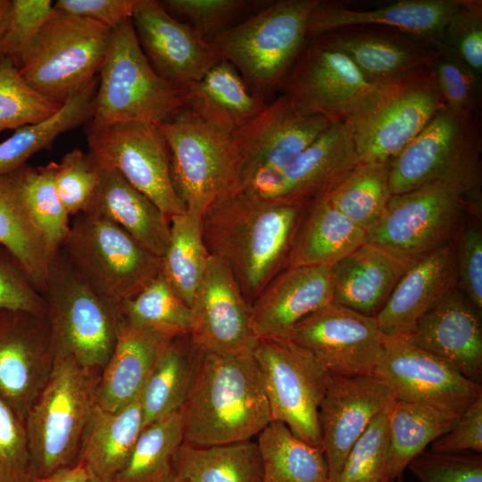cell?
Returning a JSON list of instances; mask_svg holds the SVG:
<instances>
[{
    "label": "cell",
    "mask_w": 482,
    "mask_h": 482,
    "mask_svg": "<svg viewBox=\"0 0 482 482\" xmlns=\"http://www.w3.org/2000/svg\"><path fill=\"white\" fill-rule=\"evenodd\" d=\"M312 203L267 199L241 190L203 215L208 253L229 268L249 304L286 268Z\"/></svg>",
    "instance_id": "1"
},
{
    "label": "cell",
    "mask_w": 482,
    "mask_h": 482,
    "mask_svg": "<svg viewBox=\"0 0 482 482\" xmlns=\"http://www.w3.org/2000/svg\"><path fill=\"white\" fill-rule=\"evenodd\" d=\"M184 443L207 447L252 440L271 421L253 352H202L181 408Z\"/></svg>",
    "instance_id": "2"
},
{
    "label": "cell",
    "mask_w": 482,
    "mask_h": 482,
    "mask_svg": "<svg viewBox=\"0 0 482 482\" xmlns=\"http://www.w3.org/2000/svg\"><path fill=\"white\" fill-rule=\"evenodd\" d=\"M482 134L479 112L460 114L447 107L391 161L392 195L431 182L458 188L473 216L482 219Z\"/></svg>",
    "instance_id": "3"
},
{
    "label": "cell",
    "mask_w": 482,
    "mask_h": 482,
    "mask_svg": "<svg viewBox=\"0 0 482 482\" xmlns=\"http://www.w3.org/2000/svg\"><path fill=\"white\" fill-rule=\"evenodd\" d=\"M319 0H278L209 40L249 88L266 99L280 89L309 38L308 23Z\"/></svg>",
    "instance_id": "4"
},
{
    "label": "cell",
    "mask_w": 482,
    "mask_h": 482,
    "mask_svg": "<svg viewBox=\"0 0 482 482\" xmlns=\"http://www.w3.org/2000/svg\"><path fill=\"white\" fill-rule=\"evenodd\" d=\"M445 108L428 64L371 83L345 121L361 161L391 162Z\"/></svg>",
    "instance_id": "5"
},
{
    "label": "cell",
    "mask_w": 482,
    "mask_h": 482,
    "mask_svg": "<svg viewBox=\"0 0 482 482\" xmlns=\"http://www.w3.org/2000/svg\"><path fill=\"white\" fill-rule=\"evenodd\" d=\"M101 373L71 358H55L46 385L25 418L36 478L79 463L85 433L96 406Z\"/></svg>",
    "instance_id": "6"
},
{
    "label": "cell",
    "mask_w": 482,
    "mask_h": 482,
    "mask_svg": "<svg viewBox=\"0 0 482 482\" xmlns=\"http://www.w3.org/2000/svg\"><path fill=\"white\" fill-rule=\"evenodd\" d=\"M112 31L54 7L42 29L13 62L32 88L64 104L97 77Z\"/></svg>",
    "instance_id": "7"
},
{
    "label": "cell",
    "mask_w": 482,
    "mask_h": 482,
    "mask_svg": "<svg viewBox=\"0 0 482 482\" xmlns=\"http://www.w3.org/2000/svg\"><path fill=\"white\" fill-rule=\"evenodd\" d=\"M42 295L55 358H71L101 373L115 345L118 306L99 295L59 248L53 255Z\"/></svg>",
    "instance_id": "8"
},
{
    "label": "cell",
    "mask_w": 482,
    "mask_h": 482,
    "mask_svg": "<svg viewBox=\"0 0 482 482\" xmlns=\"http://www.w3.org/2000/svg\"><path fill=\"white\" fill-rule=\"evenodd\" d=\"M185 104L186 92L166 82L149 63L129 19L112 31L98 73L94 112L85 129L125 121L159 123Z\"/></svg>",
    "instance_id": "9"
},
{
    "label": "cell",
    "mask_w": 482,
    "mask_h": 482,
    "mask_svg": "<svg viewBox=\"0 0 482 482\" xmlns=\"http://www.w3.org/2000/svg\"><path fill=\"white\" fill-rule=\"evenodd\" d=\"M60 249L85 281L119 306L161 273V258L114 221L85 211L71 221Z\"/></svg>",
    "instance_id": "10"
},
{
    "label": "cell",
    "mask_w": 482,
    "mask_h": 482,
    "mask_svg": "<svg viewBox=\"0 0 482 482\" xmlns=\"http://www.w3.org/2000/svg\"><path fill=\"white\" fill-rule=\"evenodd\" d=\"M170 150L171 178L187 212L203 217L218 202L242 190L239 159L230 135L183 107L156 123Z\"/></svg>",
    "instance_id": "11"
},
{
    "label": "cell",
    "mask_w": 482,
    "mask_h": 482,
    "mask_svg": "<svg viewBox=\"0 0 482 482\" xmlns=\"http://www.w3.org/2000/svg\"><path fill=\"white\" fill-rule=\"evenodd\" d=\"M470 215V204L458 188L442 182L428 183L392 195L368 231L366 243L411 266L455 240Z\"/></svg>",
    "instance_id": "12"
},
{
    "label": "cell",
    "mask_w": 482,
    "mask_h": 482,
    "mask_svg": "<svg viewBox=\"0 0 482 482\" xmlns=\"http://www.w3.org/2000/svg\"><path fill=\"white\" fill-rule=\"evenodd\" d=\"M271 421L286 424L303 442L321 448L319 409L328 374L307 349L289 338H260L253 350Z\"/></svg>",
    "instance_id": "13"
},
{
    "label": "cell",
    "mask_w": 482,
    "mask_h": 482,
    "mask_svg": "<svg viewBox=\"0 0 482 482\" xmlns=\"http://www.w3.org/2000/svg\"><path fill=\"white\" fill-rule=\"evenodd\" d=\"M85 132L87 153L98 166L117 170L169 219L187 212L173 185L167 141L156 123L117 122Z\"/></svg>",
    "instance_id": "14"
},
{
    "label": "cell",
    "mask_w": 482,
    "mask_h": 482,
    "mask_svg": "<svg viewBox=\"0 0 482 482\" xmlns=\"http://www.w3.org/2000/svg\"><path fill=\"white\" fill-rule=\"evenodd\" d=\"M386 336L375 317L330 303L299 321L289 339L312 353L328 375H375Z\"/></svg>",
    "instance_id": "15"
},
{
    "label": "cell",
    "mask_w": 482,
    "mask_h": 482,
    "mask_svg": "<svg viewBox=\"0 0 482 482\" xmlns=\"http://www.w3.org/2000/svg\"><path fill=\"white\" fill-rule=\"evenodd\" d=\"M376 376L395 399L461 414L482 397V386L403 337H386Z\"/></svg>",
    "instance_id": "16"
},
{
    "label": "cell",
    "mask_w": 482,
    "mask_h": 482,
    "mask_svg": "<svg viewBox=\"0 0 482 482\" xmlns=\"http://www.w3.org/2000/svg\"><path fill=\"white\" fill-rule=\"evenodd\" d=\"M333 122L300 112L281 94L230 135L239 159L242 189L259 174L279 170L312 144Z\"/></svg>",
    "instance_id": "17"
},
{
    "label": "cell",
    "mask_w": 482,
    "mask_h": 482,
    "mask_svg": "<svg viewBox=\"0 0 482 482\" xmlns=\"http://www.w3.org/2000/svg\"><path fill=\"white\" fill-rule=\"evenodd\" d=\"M359 162L348 125L337 121L286 167L257 175L242 190L267 199L312 203L332 192Z\"/></svg>",
    "instance_id": "18"
},
{
    "label": "cell",
    "mask_w": 482,
    "mask_h": 482,
    "mask_svg": "<svg viewBox=\"0 0 482 482\" xmlns=\"http://www.w3.org/2000/svg\"><path fill=\"white\" fill-rule=\"evenodd\" d=\"M370 83L352 60L320 37L308 40L281 90L306 114L345 121Z\"/></svg>",
    "instance_id": "19"
},
{
    "label": "cell",
    "mask_w": 482,
    "mask_h": 482,
    "mask_svg": "<svg viewBox=\"0 0 482 482\" xmlns=\"http://www.w3.org/2000/svg\"><path fill=\"white\" fill-rule=\"evenodd\" d=\"M54 366L47 316L0 310V396L21 421H25Z\"/></svg>",
    "instance_id": "20"
},
{
    "label": "cell",
    "mask_w": 482,
    "mask_h": 482,
    "mask_svg": "<svg viewBox=\"0 0 482 482\" xmlns=\"http://www.w3.org/2000/svg\"><path fill=\"white\" fill-rule=\"evenodd\" d=\"M131 21L153 69L179 90L187 92L220 60L210 41L158 0H137Z\"/></svg>",
    "instance_id": "21"
},
{
    "label": "cell",
    "mask_w": 482,
    "mask_h": 482,
    "mask_svg": "<svg viewBox=\"0 0 482 482\" xmlns=\"http://www.w3.org/2000/svg\"><path fill=\"white\" fill-rule=\"evenodd\" d=\"M395 400L389 385L376 375H328L319 409L328 482L340 472L353 445L370 422L388 411Z\"/></svg>",
    "instance_id": "22"
},
{
    "label": "cell",
    "mask_w": 482,
    "mask_h": 482,
    "mask_svg": "<svg viewBox=\"0 0 482 482\" xmlns=\"http://www.w3.org/2000/svg\"><path fill=\"white\" fill-rule=\"evenodd\" d=\"M194 316L189 335L202 352H253L258 338L251 323L250 304L229 268L210 256L191 306Z\"/></svg>",
    "instance_id": "23"
},
{
    "label": "cell",
    "mask_w": 482,
    "mask_h": 482,
    "mask_svg": "<svg viewBox=\"0 0 482 482\" xmlns=\"http://www.w3.org/2000/svg\"><path fill=\"white\" fill-rule=\"evenodd\" d=\"M403 338L443 359L467 378L481 384V313L459 286L424 314Z\"/></svg>",
    "instance_id": "24"
},
{
    "label": "cell",
    "mask_w": 482,
    "mask_h": 482,
    "mask_svg": "<svg viewBox=\"0 0 482 482\" xmlns=\"http://www.w3.org/2000/svg\"><path fill=\"white\" fill-rule=\"evenodd\" d=\"M331 268L303 266L281 270L250 304L257 338H288L299 321L332 303Z\"/></svg>",
    "instance_id": "25"
},
{
    "label": "cell",
    "mask_w": 482,
    "mask_h": 482,
    "mask_svg": "<svg viewBox=\"0 0 482 482\" xmlns=\"http://www.w3.org/2000/svg\"><path fill=\"white\" fill-rule=\"evenodd\" d=\"M317 37L345 54L370 83L426 66L440 51V45L379 25L343 27Z\"/></svg>",
    "instance_id": "26"
},
{
    "label": "cell",
    "mask_w": 482,
    "mask_h": 482,
    "mask_svg": "<svg viewBox=\"0 0 482 482\" xmlns=\"http://www.w3.org/2000/svg\"><path fill=\"white\" fill-rule=\"evenodd\" d=\"M458 286L456 239L411 264L375 316L387 337L406 336L416 322Z\"/></svg>",
    "instance_id": "27"
},
{
    "label": "cell",
    "mask_w": 482,
    "mask_h": 482,
    "mask_svg": "<svg viewBox=\"0 0 482 482\" xmlns=\"http://www.w3.org/2000/svg\"><path fill=\"white\" fill-rule=\"evenodd\" d=\"M461 0H401L373 10H353L319 0L308 23L309 38L355 25L394 28L436 46L443 44L445 29Z\"/></svg>",
    "instance_id": "28"
},
{
    "label": "cell",
    "mask_w": 482,
    "mask_h": 482,
    "mask_svg": "<svg viewBox=\"0 0 482 482\" xmlns=\"http://www.w3.org/2000/svg\"><path fill=\"white\" fill-rule=\"evenodd\" d=\"M172 339L132 325L120 315L116 342L97 383V405L114 412L139 397L157 361Z\"/></svg>",
    "instance_id": "29"
},
{
    "label": "cell",
    "mask_w": 482,
    "mask_h": 482,
    "mask_svg": "<svg viewBox=\"0 0 482 482\" xmlns=\"http://www.w3.org/2000/svg\"><path fill=\"white\" fill-rule=\"evenodd\" d=\"M409 267L365 242L332 266V302L375 317Z\"/></svg>",
    "instance_id": "30"
},
{
    "label": "cell",
    "mask_w": 482,
    "mask_h": 482,
    "mask_svg": "<svg viewBox=\"0 0 482 482\" xmlns=\"http://www.w3.org/2000/svg\"><path fill=\"white\" fill-rule=\"evenodd\" d=\"M98 167L99 181L85 211L109 218L141 245L162 258L170 239V219L117 170Z\"/></svg>",
    "instance_id": "31"
},
{
    "label": "cell",
    "mask_w": 482,
    "mask_h": 482,
    "mask_svg": "<svg viewBox=\"0 0 482 482\" xmlns=\"http://www.w3.org/2000/svg\"><path fill=\"white\" fill-rule=\"evenodd\" d=\"M266 104L230 62L220 59L186 92L184 107L210 127L231 135Z\"/></svg>",
    "instance_id": "32"
},
{
    "label": "cell",
    "mask_w": 482,
    "mask_h": 482,
    "mask_svg": "<svg viewBox=\"0 0 482 482\" xmlns=\"http://www.w3.org/2000/svg\"><path fill=\"white\" fill-rule=\"evenodd\" d=\"M25 165L0 176V245L22 266L42 294L54 252L32 217L23 194Z\"/></svg>",
    "instance_id": "33"
},
{
    "label": "cell",
    "mask_w": 482,
    "mask_h": 482,
    "mask_svg": "<svg viewBox=\"0 0 482 482\" xmlns=\"http://www.w3.org/2000/svg\"><path fill=\"white\" fill-rule=\"evenodd\" d=\"M367 231L326 197L312 203L291 248L286 268L333 266L366 242Z\"/></svg>",
    "instance_id": "34"
},
{
    "label": "cell",
    "mask_w": 482,
    "mask_h": 482,
    "mask_svg": "<svg viewBox=\"0 0 482 482\" xmlns=\"http://www.w3.org/2000/svg\"><path fill=\"white\" fill-rule=\"evenodd\" d=\"M142 429L140 396L114 412L104 411L96 404L85 433L79 462L90 475L104 482H112L126 464Z\"/></svg>",
    "instance_id": "35"
},
{
    "label": "cell",
    "mask_w": 482,
    "mask_h": 482,
    "mask_svg": "<svg viewBox=\"0 0 482 482\" xmlns=\"http://www.w3.org/2000/svg\"><path fill=\"white\" fill-rule=\"evenodd\" d=\"M461 414L395 400L388 411L387 452L382 482H395L410 462L447 432Z\"/></svg>",
    "instance_id": "36"
},
{
    "label": "cell",
    "mask_w": 482,
    "mask_h": 482,
    "mask_svg": "<svg viewBox=\"0 0 482 482\" xmlns=\"http://www.w3.org/2000/svg\"><path fill=\"white\" fill-rule=\"evenodd\" d=\"M200 354L189 335L175 337L168 344L140 395L143 428L181 410L192 387Z\"/></svg>",
    "instance_id": "37"
},
{
    "label": "cell",
    "mask_w": 482,
    "mask_h": 482,
    "mask_svg": "<svg viewBox=\"0 0 482 482\" xmlns=\"http://www.w3.org/2000/svg\"><path fill=\"white\" fill-rule=\"evenodd\" d=\"M176 478L190 482H262V462L254 440L196 447L182 443L174 458Z\"/></svg>",
    "instance_id": "38"
},
{
    "label": "cell",
    "mask_w": 482,
    "mask_h": 482,
    "mask_svg": "<svg viewBox=\"0 0 482 482\" xmlns=\"http://www.w3.org/2000/svg\"><path fill=\"white\" fill-rule=\"evenodd\" d=\"M98 76L86 87L67 99L51 117L21 127L0 143V176L27 164L36 153L48 149L61 134L87 124L94 112Z\"/></svg>",
    "instance_id": "39"
},
{
    "label": "cell",
    "mask_w": 482,
    "mask_h": 482,
    "mask_svg": "<svg viewBox=\"0 0 482 482\" xmlns=\"http://www.w3.org/2000/svg\"><path fill=\"white\" fill-rule=\"evenodd\" d=\"M256 443L262 462V482H328L324 452L295 436L283 422L270 421Z\"/></svg>",
    "instance_id": "40"
},
{
    "label": "cell",
    "mask_w": 482,
    "mask_h": 482,
    "mask_svg": "<svg viewBox=\"0 0 482 482\" xmlns=\"http://www.w3.org/2000/svg\"><path fill=\"white\" fill-rule=\"evenodd\" d=\"M183 441L180 410L149 424L112 482H171L176 478L174 458Z\"/></svg>",
    "instance_id": "41"
},
{
    "label": "cell",
    "mask_w": 482,
    "mask_h": 482,
    "mask_svg": "<svg viewBox=\"0 0 482 482\" xmlns=\"http://www.w3.org/2000/svg\"><path fill=\"white\" fill-rule=\"evenodd\" d=\"M170 226L161 273L175 294L191 307L211 256L203 238L202 219L186 212L171 216Z\"/></svg>",
    "instance_id": "42"
},
{
    "label": "cell",
    "mask_w": 482,
    "mask_h": 482,
    "mask_svg": "<svg viewBox=\"0 0 482 482\" xmlns=\"http://www.w3.org/2000/svg\"><path fill=\"white\" fill-rule=\"evenodd\" d=\"M391 162L361 161L327 196L328 201L365 231L384 212L392 194Z\"/></svg>",
    "instance_id": "43"
},
{
    "label": "cell",
    "mask_w": 482,
    "mask_h": 482,
    "mask_svg": "<svg viewBox=\"0 0 482 482\" xmlns=\"http://www.w3.org/2000/svg\"><path fill=\"white\" fill-rule=\"evenodd\" d=\"M118 309L125 321L171 338L190 335L193 328L191 307L175 294L162 273Z\"/></svg>",
    "instance_id": "44"
},
{
    "label": "cell",
    "mask_w": 482,
    "mask_h": 482,
    "mask_svg": "<svg viewBox=\"0 0 482 482\" xmlns=\"http://www.w3.org/2000/svg\"><path fill=\"white\" fill-rule=\"evenodd\" d=\"M62 104L32 88L13 61L0 55V132L42 121Z\"/></svg>",
    "instance_id": "45"
},
{
    "label": "cell",
    "mask_w": 482,
    "mask_h": 482,
    "mask_svg": "<svg viewBox=\"0 0 482 482\" xmlns=\"http://www.w3.org/2000/svg\"><path fill=\"white\" fill-rule=\"evenodd\" d=\"M57 162L25 165L23 194L28 208L51 248L57 251L70 229V215L55 187Z\"/></svg>",
    "instance_id": "46"
},
{
    "label": "cell",
    "mask_w": 482,
    "mask_h": 482,
    "mask_svg": "<svg viewBox=\"0 0 482 482\" xmlns=\"http://www.w3.org/2000/svg\"><path fill=\"white\" fill-rule=\"evenodd\" d=\"M268 1L252 0H163L170 14L184 18L208 41L233 28L263 7Z\"/></svg>",
    "instance_id": "47"
},
{
    "label": "cell",
    "mask_w": 482,
    "mask_h": 482,
    "mask_svg": "<svg viewBox=\"0 0 482 482\" xmlns=\"http://www.w3.org/2000/svg\"><path fill=\"white\" fill-rule=\"evenodd\" d=\"M439 50L429 65L446 107L460 114L479 112L481 76L446 45L441 44Z\"/></svg>",
    "instance_id": "48"
},
{
    "label": "cell",
    "mask_w": 482,
    "mask_h": 482,
    "mask_svg": "<svg viewBox=\"0 0 482 482\" xmlns=\"http://www.w3.org/2000/svg\"><path fill=\"white\" fill-rule=\"evenodd\" d=\"M388 411L377 416L354 443L330 482H382L387 452Z\"/></svg>",
    "instance_id": "49"
},
{
    "label": "cell",
    "mask_w": 482,
    "mask_h": 482,
    "mask_svg": "<svg viewBox=\"0 0 482 482\" xmlns=\"http://www.w3.org/2000/svg\"><path fill=\"white\" fill-rule=\"evenodd\" d=\"M54 181L69 215L76 216L87 208L95 194L99 167L88 153L73 149L57 162Z\"/></svg>",
    "instance_id": "50"
},
{
    "label": "cell",
    "mask_w": 482,
    "mask_h": 482,
    "mask_svg": "<svg viewBox=\"0 0 482 482\" xmlns=\"http://www.w3.org/2000/svg\"><path fill=\"white\" fill-rule=\"evenodd\" d=\"M35 478L25 424L0 396V482Z\"/></svg>",
    "instance_id": "51"
},
{
    "label": "cell",
    "mask_w": 482,
    "mask_h": 482,
    "mask_svg": "<svg viewBox=\"0 0 482 482\" xmlns=\"http://www.w3.org/2000/svg\"><path fill=\"white\" fill-rule=\"evenodd\" d=\"M443 44L452 48L470 68L481 76V1L461 0L445 29Z\"/></svg>",
    "instance_id": "52"
},
{
    "label": "cell",
    "mask_w": 482,
    "mask_h": 482,
    "mask_svg": "<svg viewBox=\"0 0 482 482\" xmlns=\"http://www.w3.org/2000/svg\"><path fill=\"white\" fill-rule=\"evenodd\" d=\"M407 469L420 482H482V456L472 452L440 453L425 450Z\"/></svg>",
    "instance_id": "53"
},
{
    "label": "cell",
    "mask_w": 482,
    "mask_h": 482,
    "mask_svg": "<svg viewBox=\"0 0 482 482\" xmlns=\"http://www.w3.org/2000/svg\"><path fill=\"white\" fill-rule=\"evenodd\" d=\"M53 10L51 0H12L0 37V55L13 61L37 36Z\"/></svg>",
    "instance_id": "54"
},
{
    "label": "cell",
    "mask_w": 482,
    "mask_h": 482,
    "mask_svg": "<svg viewBox=\"0 0 482 482\" xmlns=\"http://www.w3.org/2000/svg\"><path fill=\"white\" fill-rule=\"evenodd\" d=\"M458 286L482 313L481 219L470 215L456 238Z\"/></svg>",
    "instance_id": "55"
},
{
    "label": "cell",
    "mask_w": 482,
    "mask_h": 482,
    "mask_svg": "<svg viewBox=\"0 0 482 482\" xmlns=\"http://www.w3.org/2000/svg\"><path fill=\"white\" fill-rule=\"evenodd\" d=\"M0 310L46 315V304L15 257L0 245Z\"/></svg>",
    "instance_id": "56"
},
{
    "label": "cell",
    "mask_w": 482,
    "mask_h": 482,
    "mask_svg": "<svg viewBox=\"0 0 482 482\" xmlns=\"http://www.w3.org/2000/svg\"><path fill=\"white\" fill-rule=\"evenodd\" d=\"M431 451L440 453H482V397L470 404L447 432L435 439Z\"/></svg>",
    "instance_id": "57"
},
{
    "label": "cell",
    "mask_w": 482,
    "mask_h": 482,
    "mask_svg": "<svg viewBox=\"0 0 482 482\" xmlns=\"http://www.w3.org/2000/svg\"><path fill=\"white\" fill-rule=\"evenodd\" d=\"M137 0H58L54 7L90 19L111 29L131 19Z\"/></svg>",
    "instance_id": "58"
},
{
    "label": "cell",
    "mask_w": 482,
    "mask_h": 482,
    "mask_svg": "<svg viewBox=\"0 0 482 482\" xmlns=\"http://www.w3.org/2000/svg\"><path fill=\"white\" fill-rule=\"evenodd\" d=\"M90 473L80 462L73 467L59 470L44 478H36L32 482H87Z\"/></svg>",
    "instance_id": "59"
},
{
    "label": "cell",
    "mask_w": 482,
    "mask_h": 482,
    "mask_svg": "<svg viewBox=\"0 0 482 482\" xmlns=\"http://www.w3.org/2000/svg\"><path fill=\"white\" fill-rule=\"evenodd\" d=\"M12 0H0V37L6 26Z\"/></svg>",
    "instance_id": "60"
},
{
    "label": "cell",
    "mask_w": 482,
    "mask_h": 482,
    "mask_svg": "<svg viewBox=\"0 0 482 482\" xmlns=\"http://www.w3.org/2000/svg\"><path fill=\"white\" fill-rule=\"evenodd\" d=\"M87 482H104V481L100 480L99 478H96L93 475H90Z\"/></svg>",
    "instance_id": "61"
},
{
    "label": "cell",
    "mask_w": 482,
    "mask_h": 482,
    "mask_svg": "<svg viewBox=\"0 0 482 482\" xmlns=\"http://www.w3.org/2000/svg\"><path fill=\"white\" fill-rule=\"evenodd\" d=\"M171 482H190V481L187 479L179 478H175Z\"/></svg>",
    "instance_id": "62"
},
{
    "label": "cell",
    "mask_w": 482,
    "mask_h": 482,
    "mask_svg": "<svg viewBox=\"0 0 482 482\" xmlns=\"http://www.w3.org/2000/svg\"><path fill=\"white\" fill-rule=\"evenodd\" d=\"M395 482H408L403 476L399 477Z\"/></svg>",
    "instance_id": "63"
}]
</instances>
